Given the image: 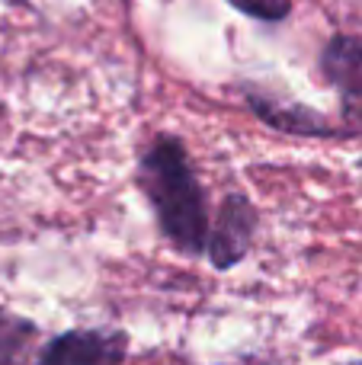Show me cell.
Returning <instances> with one entry per match:
<instances>
[{
    "instance_id": "5",
    "label": "cell",
    "mask_w": 362,
    "mask_h": 365,
    "mask_svg": "<svg viewBox=\"0 0 362 365\" xmlns=\"http://www.w3.org/2000/svg\"><path fill=\"white\" fill-rule=\"evenodd\" d=\"M241 93L247 109L263 122V125L276 128L286 135H299V138H343L340 122H331L324 113L311 106H301L295 100H282V96L267 93L263 87L254 83H241Z\"/></svg>"
},
{
    "instance_id": "1",
    "label": "cell",
    "mask_w": 362,
    "mask_h": 365,
    "mask_svg": "<svg viewBox=\"0 0 362 365\" xmlns=\"http://www.w3.org/2000/svg\"><path fill=\"white\" fill-rule=\"evenodd\" d=\"M135 182L151 205L160 237L183 257H205L212 225L209 195L186 141L170 132L154 135L138 158Z\"/></svg>"
},
{
    "instance_id": "6",
    "label": "cell",
    "mask_w": 362,
    "mask_h": 365,
    "mask_svg": "<svg viewBox=\"0 0 362 365\" xmlns=\"http://www.w3.org/2000/svg\"><path fill=\"white\" fill-rule=\"evenodd\" d=\"M38 327L16 311L0 308V365H26L36 349Z\"/></svg>"
},
{
    "instance_id": "2",
    "label": "cell",
    "mask_w": 362,
    "mask_h": 365,
    "mask_svg": "<svg viewBox=\"0 0 362 365\" xmlns=\"http://www.w3.org/2000/svg\"><path fill=\"white\" fill-rule=\"evenodd\" d=\"M318 71L340 100L343 138H362V32H333L318 55Z\"/></svg>"
},
{
    "instance_id": "3",
    "label": "cell",
    "mask_w": 362,
    "mask_h": 365,
    "mask_svg": "<svg viewBox=\"0 0 362 365\" xmlns=\"http://www.w3.org/2000/svg\"><path fill=\"white\" fill-rule=\"evenodd\" d=\"M260 227V212L244 192H228L212 215L209 225V244H205V259L218 272H228L250 253Z\"/></svg>"
},
{
    "instance_id": "4",
    "label": "cell",
    "mask_w": 362,
    "mask_h": 365,
    "mask_svg": "<svg viewBox=\"0 0 362 365\" xmlns=\"http://www.w3.org/2000/svg\"><path fill=\"white\" fill-rule=\"evenodd\" d=\"M128 356V334L119 327L64 330L38 349L32 365H122Z\"/></svg>"
},
{
    "instance_id": "7",
    "label": "cell",
    "mask_w": 362,
    "mask_h": 365,
    "mask_svg": "<svg viewBox=\"0 0 362 365\" xmlns=\"http://www.w3.org/2000/svg\"><path fill=\"white\" fill-rule=\"evenodd\" d=\"M228 6H234L241 16L267 26H279L292 16V0H228Z\"/></svg>"
}]
</instances>
